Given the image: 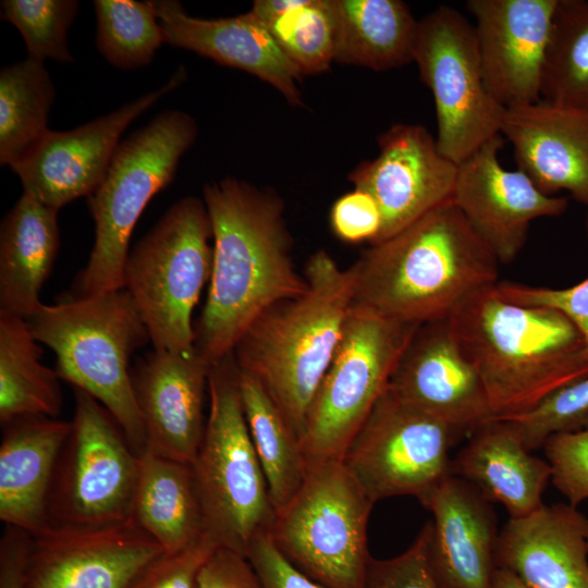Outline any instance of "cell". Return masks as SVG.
I'll list each match as a JSON object with an SVG mask.
<instances>
[{"label":"cell","instance_id":"obj_1","mask_svg":"<svg viewBox=\"0 0 588 588\" xmlns=\"http://www.w3.org/2000/svg\"><path fill=\"white\" fill-rule=\"evenodd\" d=\"M203 200L212 228V271L196 324L195 347L215 365L273 305L303 294L284 203L272 189L234 177L208 183Z\"/></svg>","mask_w":588,"mask_h":588},{"label":"cell","instance_id":"obj_2","mask_svg":"<svg viewBox=\"0 0 588 588\" xmlns=\"http://www.w3.org/2000/svg\"><path fill=\"white\" fill-rule=\"evenodd\" d=\"M499 265L451 199L363 252L350 267L353 304L421 326L497 283Z\"/></svg>","mask_w":588,"mask_h":588},{"label":"cell","instance_id":"obj_3","mask_svg":"<svg viewBox=\"0 0 588 588\" xmlns=\"http://www.w3.org/2000/svg\"><path fill=\"white\" fill-rule=\"evenodd\" d=\"M487 390L493 419L531 409L588 376V348L561 313L504 299L495 283L476 290L446 317Z\"/></svg>","mask_w":588,"mask_h":588},{"label":"cell","instance_id":"obj_4","mask_svg":"<svg viewBox=\"0 0 588 588\" xmlns=\"http://www.w3.org/2000/svg\"><path fill=\"white\" fill-rule=\"evenodd\" d=\"M306 291L262 313L232 353L256 378L301 439L308 409L342 339L354 303L352 269L324 249L306 261Z\"/></svg>","mask_w":588,"mask_h":588},{"label":"cell","instance_id":"obj_5","mask_svg":"<svg viewBox=\"0 0 588 588\" xmlns=\"http://www.w3.org/2000/svg\"><path fill=\"white\" fill-rule=\"evenodd\" d=\"M35 339L56 355V372L97 400L137 454L147 448L130 359L149 333L126 290L68 298L28 320Z\"/></svg>","mask_w":588,"mask_h":588},{"label":"cell","instance_id":"obj_6","mask_svg":"<svg viewBox=\"0 0 588 588\" xmlns=\"http://www.w3.org/2000/svg\"><path fill=\"white\" fill-rule=\"evenodd\" d=\"M197 137L196 121L166 110L122 140L96 191L87 197L95 242L68 298L123 289L131 234L150 199L174 180L181 157Z\"/></svg>","mask_w":588,"mask_h":588},{"label":"cell","instance_id":"obj_7","mask_svg":"<svg viewBox=\"0 0 588 588\" xmlns=\"http://www.w3.org/2000/svg\"><path fill=\"white\" fill-rule=\"evenodd\" d=\"M206 530L245 555L252 540L275 519L266 478L247 427L231 352L210 367L208 414L192 462Z\"/></svg>","mask_w":588,"mask_h":588},{"label":"cell","instance_id":"obj_8","mask_svg":"<svg viewBox=\"0 0 588 588\" xmlns=\"http://www.w3.org/2000/svg\"><path fill=\"white\" fill-rule=\"evenodd\" d=\"M212 228L203 199L173 204L128 253L123 289L149 333L154 350L195 347L193 310L212 271Z\"/></svg>","mask_w":588,"mask_h":588},{"label":"cell","instance_id":"obj_9","mask_svg":"<svg viewBox=\"0 0 588 588\" xmlns=\"http://www.w3.org/2000/svg\"><path fill=\"white\" fill-rule=\"evenodd\" d=\"M375 502L342 460L308 464L305 481L275 514L270 535L304 574L327 588H365Z\"/></svg>","mask_w":588,"mask_h":588},{"label":"cell","instance_id":"obj_10","mask_svg":"<svg viewBox=\"0 0 588 588\" xmlns=\"http://www.w3.org/2000/svg\"><path fill=\"white\" fill-rule=\"evenodd\" d=\"M418 327L353 304L308 409L302 438L308 464L342 460Z\"/></svg>","mask_w":588,"mask_h":588},{"label":"cell","instance_id":"obj_11","mask_svg":"<svg viewBox=\"0 0 588 588\" xmlns=\"http://www.w3.org/2000/svg\"><path fill=\"white\" fill-rule=\"evenodd\" d=\"M71 430L48 504V524L102 526L132 519L139 454L112 415L74 389Z\"/></svg>","mask_w":588,"mask_h":588},{"label":"cell","instance_id":"obj_12","mask_svg":"<svg viewBox=\"0 0 588 588\" xmlns=\"http://www.w3.org/2000/svg\"><path fill=\"white\" fill-rule=\"evenodd\" d=\"M414 62L433 97L443 156L460 164L501 135L506 109L487 89L474 25L460 11L441 5L419 20Z\"/></svg>","mask_w":588,"mask_h":588},{"label":"cell","instance_id":"obj_13","mask_svg":"<svg viewBox=\"0 0 588 588\" xmlns=\"http://www.w3.org/2000/svg\"><path fill=\"white\" fill-rule=\"evenodd\" d=\"M462 434L404 402L388 387L342 462L375 503L402 495L422 503L452 475L450 453Z\"/></svg>","mask_w":588,"mask_h":588},{"label":"cell","instance_id":"obj_14","mask_svg":"<svg viewBox=\"0 0 588 588\" xmlns=\"http://www.w3.org/2000/svg\"><path fill=\"white\" fill-rule=\"evenodd\" d=\"M163 548L133 519L102 526L48 524L32 536L27 588H138Z\"/></svg>","mask_w":588,"mask_h":588},{"label":"cell","instance_id":"obj_15","mask_svg":"<svg viewBox=\"0 0 588 588\" xmlns=\"http://www.w3.org/2000/svg\"><path fill=\"white\" fill-rule=\"evenodd\" d=\"M186 71L180 66L159 89L71 131L49 130L34 150L11 170L23 193L60 209L101 183L126 127L160 98L180 86Z\"/></svg>","mask_w":588,"mask_h":588},{"label":"cell","instance_id":"obj_16","mask_svg":"<svg viewBox=\"0 0 588 588\" xmlns=\"http://www.w3.org/2000/svg\"><path fill=\"white\" fill-rule=\"evenodd\" d=\"M378 156L348 175L354 187L370 194L380 207L383 224L375 243L453 199L458 170L422 125L394 124L378 137Z\"/></svg>","mask_w":588,"mask_h":588},{"label":"cell","instance_id":"obj_17","mask_svg":"<svg viewBox=\"0 0 588 588\" xmlns=\"http://www.w3.org/2000/svg\"><path fill=\"white\" fill-rule=\"evenodd\" d=\"M501 135L458 164L453 200L499 264H511L525 246L534 220L559 217L564 197L542 193L520 170L502 167Z\"/></svg>","mask_w":588,"mask_h":588},{"label":"cell","instance_id":"obj_18","mask_svg":"<svg viewBox=\"0 0 588 588\" xmlns=\"http://www.w3.org/2000/svg\"><path fill=\"white\" fill-rule=\"evenodd\" d=\"M404 402L473 432L493 419L485 384L454 336L448 318L417 328L389 382Z\"/></svg>","mask_w":588,"mask_h":588},{"label":"cell","instance_id":"obj_19","mask_svg":"<svg viewBox=\"0 0 588 588\" xmlns=\"http://www.w3.org/2000/svg\"><path fill=\"white\" fill-rule=\"evenodd\" d=\"M558 0H469L482 76L505 109L541 99V77Z\"/></svg>","mask_w":588,"mask_h":588},{"label":"cell","instance_id":"obj_20","mask_svg":"<svg viewBox=\"0 0 588 588\" xmlns=\"http://www.w3.org/2000/svg\"><path fill=\"white\" fill-rule=\"evenodd\" d=\"M210 365L194 347L152 350L132 370L147 450L189 463L201 443Z\"/></svg>","mask_w":588,"mask_h":588},{"label":"cell","instance_id":"obj_21","mask_svg":"<svg viewBox=\"0 0 588 588\" xmlns=\"http://www.w3.org/2000/svg\"><path fill=\"white\" fill-rule=\"evenodd\" d=\"M490 503L454 475L421 503L432 514L428 558L440 588H492L499 531Z\"/></svg>","mask_w":588,"mask_h":588},{"label":"cell","instance_id":"obj_22","mask_svg":"<svg viewBox=\"0 0 588 588\" xmlns=\"http://www.w3.org/2000/svg\"><path fill=\"white\" fill-rule=\"evenodd\" d=\"M500 134L542 193L566 191L588 209V112L540 99L506 109Z\"/></svg>","mask_w":588,"mask_h":588},{"label":"cell","instance_id":"obj_23","mask_svg":"<svg viewBox=\"0 0 588 588\" xmlns=\"http://www.w3.org/2000/svg\"><path fill=\"white\" fill-rule=\"evenodd\" d=\"M151 3L163 27L166 44L243 70L270 84L290 105L303 103L298 86L303 75L250 11L233 17L204 20L188 15L176 0Z\"/></svg>","mask_w":588,"mask_h":588},{"label":"cell","instance_id":"obj_24","mask_svg":"<svg viewBox=\"0 0 588 588\" xmlns=\"http://www.w3.org/2000/svg\"><path fill=\"white\" fill-rule=\"evenodd\" d=\"M495 561L529 588H588V518L571 504L510 517Z\"/></svg>","mask_w":588,"mask_h":588},{"label":"cell","instance_id":"obj_25","mask_svg":"<svg viewBox=\"0 0 588 588\" xmlns=\"http://www.w3.org/2000/svg\"><path fill=\"white\" fill-rule=\"evenodd\" d=\"M2 427L0 519L34 536L48 525L50 491L71 421L22 416Z\"/></svg>","mask_w":588,"mask_h":588},{"label":"cell","instance_id":"obj_26","mask_svg":"<svg viewBox=\"0 0 588 588\" xmlns=\"http://www.w3.org/2000/svg\"><path fill=\"white\" fill-rule=\"evenodd\" d=\"M451 474L475 487L511 518L528 515L544 503L552 471L547 460L528 451L510 421L492 419L471 432L452 458Z\"/></svg>","mask_w":588,"mask_h":588},{"label":"cell","instance_id":"obj_27","mask_svg":"<svg viewBox=\"0 0 588 588\" xmlns=\"http://www.w3.org/2000/svg\"><path fill=\"white\" fill-rule=\"evenodd\" d=\"M58 209L22 193L0 226V313L28 320L56 261Z\"/></svg>","mask_w":588,"mask_h":588},{"label":"cell","instance_id":"obj_28","mask_svg":"<svg viewBox=\"0 0 588 588\" xmlns=\"http://www.w3.org/2000/svg\"><path fill=\"white\" fill-rule=\"evenodd\" d=\"M132 519L167 554L208 534L192 464L142 452Z\"/></svg>","mask_w":588,"mask_h":588},{"label":"cell","instance_id":"obj_29","mask_svg":"<svg viewBox=\"0 0 588 588\" xmlns=\"http://www.w3.org/2000/svg\"><path fill=\"white\" fill-rule=\"evenodd\" d=\"M334 61L387 71L414 62L418 24L401 0H330Z\"/></svg>","mask_w":588,"mask_h":588},{"label":"cell","instance_id":"obj_30","mask_svg":"<svg viewBox=\"0 0 588 588\" xmlns=\"http://www.w3.org/2000/svg\"><path fill=\"white\" fill-rule=\"evenodd\" d=\"M41 354L28 321L0 313L1 425L22 416H59L61 379L41 363Z\"/></svg>","mask_w":588,"mask_h":588},{"label":"cell","instance_id":"obj_31","mask_svg":"<svg viewBox=\"0 0 588 588\" xmlns=\"http://www.w3.org/2000/svg\"><path fill=\"white\" fill-rule=\"evenodd\" d=\"M238 385L247 427L277 514L302 487L308 462L299 437L260 382L238 369Z\"/></svg>","mask_w":588,"mask_h":588},{"label":"cell","instance_id":"obj_32","mask_svg":"<svg viewBox=\"0 0 588 588\" xmlns=\"http://www.w3.org/2000/svg\"><path fill=\"white\" fill-rule=\"evenodd\" d=\"M56 97L44 65L33 59L3 66L0 72V163L12 168L28 156L48 128Z\"/></svg>","mask_w":588,"mask_h":588},{"label":"cell","instance_id":"obj_33","mask_svg":"<svg viewBox=\"0 0 588 588\" xmlns=\"http://www.w3.org/2000/svg\"><path fill=\"white\" fill-rule=\"evenodd\" d=\"M541 99L588 112V0H558L541 77Z\"/></svg>","mask_w":588,"mask_h":588},{"label":"cell","instance_id":"obj_34","mask_svg":"<svg viewBox=\"0 0 588 588\" xmlns=\"http://www.w3.org/2000/svg\"><path fill=\"white\" fill-rule=\"evenodd\" d=\"M96 44L113 66L133 70L148 65L166 44V35L151 1L95 0Z\"/></svg>","mask_w":588,"mask_h":588},{"label":"cell","instance_id":"obj_35","mask_svg":"<svg viewBox=\"0 0 588 588\" xmlns=\"http://www.w3.org/2000/svg\"><path fill=\"white\" fill-rule=\"evenodd\" d=\"M266 27L303 76L322 73L334 61L330 0H290Z\"/></svg>","mask_w":588,"mask_h":588},{"label":"cell","instance_id":"obj_36","mask_svg":"<svg viewBox=\"0 0 588 588\" xmlns=\"http://www.w3.org/2000/svg\"><path fill=\"white\" fill-rule=\"evenodd\" d=\"M78 7L75 0H4L1 17L20 32L29 59L73 62L68 32Z\"/></svg>","mask_w":588,"mask_h":588},{"label":"cell","instance_id":"obj_37","mask_svg":"<svg viewBox=\"0 0 588 588\" xmlns=\"http://www.w3.org/2000/svg\"><path fill=\"white\" fill-rule=\"evenodd\" d=\"M503 419L530 452L555 434L588 429V376L555 390L531 409Z\"/></svg>","mask_w":588,"mask_h":588},{"label":"cell","instance_id":"obj_38","mask_svg":"<svg viewBox=\"0 0 588 588\" xmlns=\"http://www.w3.org/2000/svg\"><path fill=\"white\" fill-rule=\"evenodd\" d=\"M551 481L576 506L588 500V429L555 434L543 445Z\"/></svg>","mask_w":588,"mask_h":588},{"label":"cell","instance_id":"obj_39","mask_svg":"<svg viewBox=\"0 0 588 588\" xmlns=\"http://www.w3.org/2000/svg\"><path fill=\"white\" fill-rule=\"evenodd\" d=\"M495 287L498 293L511 303L547 307L561 313L575 326L588 348V277L564 289L534 286L513 281H498Z\"/></svg>","mask_w":588,"mask_h":588},{"label":"cell","instance_id":"obj_40","mask_svg":"<svg viewBox=\"0 0 588 588\" xmlns=\"http://www.w3.org/2000/svg\"><path fill=\"white\" fill-rule=\"evenodd\" d=\"M429 523L403 553L384 560L371 558L365 588H440L428 558Z\"/></svg>","mask_w":588,"mask_h":588},{"label":"cell","instance_id":"obj_41","mask_svg":"<svg viewBox=\"0 0 588 588\" xmlns=\"http://www.w3.org/2000/svg\"><path fill=\"white\" fill-rule=\"evenodd\" d=\"M329 219L334 235L352 244H373L379 238L383 224L382 213L375 198L358 188L334 201Z\"/></svg>","mask_w":588,"mask_h":588},{"label":"cell","instance_id":"obj_42","mask_svg":"<svg viewBox=\"0 0 588 588\" xmlns=\"http://www.w3.org/2000/svg\"><path fill=\"white\" fill-rule=\"evenodd\" d=\"M219 543L206 534L187 548L164 554L138 588H197L200 571Z\"/></svg>","mask_w":588,"mask_h":588},{"label":"cell","instance_id":"obj_43","mask_svg":"<svg viewBox=\"0 0 588 588\" xmlns=\"http://www.w3.org/2000/svg\"><path fill=\"white\" fill-rule=\"evenodd\" d=\"M245 556L264 588H327L296 567L277 547L270 531L257 535Z\"/></svg>","mask_w":588,"mask_h":588},{"label":"cell","instance_id":"obj_44","mask_svg":"<svg viewBox=\"0 0 588 588\" xmlns=\"http://www.w3.org/2000/svg\"><path fill=\"white\" fill-rule=\"evenodd\" d=\"M197 588H264L247 558L219 547L198 576Z\"/></svg>","mask_w":588,"mask_h":588},{"label":"cell","instance_id":"obj_45","mask_svg":"<svg viewBox=\"0 0 588 588\" xmlns=\"http://www.w3.org/2000/svg\"><path fill=\"white\" fill-rule=\"evenodd\" d=\"M32 536L7 526L0 541V588H27L26 568Z\"/></svg>","mask_w":588,"mask_h":588},{"label":"cell","instance_id":"obj_46","mask_svg":"<svg viewBox=\"0 0 588 588\" xmlns=\"http://www.w3.org/2000/svg\"><path fill=\"white\" fill-rule=\"evenodd\" d=\"M492 588H529L512 573L498 568L494 575Z\"/></svg>","mask_w":588,"mask_h":588},{"label":"cell","instance_id":"obj_47","mask_svg":"<svg viewBox=\"0 0 588 588\" xmlns=\"http://www.w3.org/2000/svg\"><path fill=\"white\" fill-rule=\"evenodd\" d=\"M586 233L588 236V209H587V217H586V223H585Z\"/></svg>","mask_w":588,"mask_h":588}]
</instances>
